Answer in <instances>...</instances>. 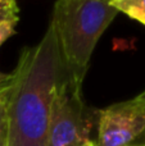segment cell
Instances as JSON below:
<instances>
[{
  "instance_id": "5",
  "label": "cell",
  "mask_w": 145,
  "mask_h": 146,
  "mask_svg": "<svg viewBox=\"0 0 145 146\" xmlns=\"http://www.w3.org/2000/svg\"><path fill=\"white\" fill-rule=\"evenodd\" d=\"M108 4L118 10V13L122 12L145 25V0H112Z\"/></svg>"
},
{
  "instance_id": "14",
  "label": "cell",
  "mask_w": 145,
  "mask_h": 146,
  "mask_svg": "<svg viewBox=\"0 0 145 146\" xmlns=\"http://www.w3.org/2000/svg\"><path fill=\"white\" fill-rule=\"evenodd\" d=\"M138 146H145V145H138Z\"/></svg>"
},
{
  "instance_id": "2",
  "label": "cell",
  "mask_w": 145,
  "mask_h": 146,
  "mask_svg": "<svg viewBox=\"0 0 145 146\" xmlns=\"http://www.w3.org/2000/svg\"><path fill=\"white\" fill-rule=\"evenodd\" d=\"M118 10L103 0H57L53 21L66 71L84 82L100 36Z\"/></svg>"
},
{
  "instance_id": "13",
  "label": "cell",
  "mask_w": 145,
  "mask_h": 146,
  "mask_svg": "<svg viewBox=\"0 0 145 146\" xmlns=\"http://www.w3.org/2000/svg\"><path fill=\"white\" fill-rule=\"evenodd\" d=\"M0 146H5V145L4 144H0Z\"/></svg>"
},
{
  "instance_id": "11",
  "label": "cell",
  "mask_w": 145,
  "mask_h": 146,
  "mask_svg": "<svg viewBox=\"0 0 145 146\" xmlns=\"http://www.w3.org/2000/svg\"><path fill=\"white\" fill-rule=\"evenodd\" d=\"M86 146H95V142H94V141H92V142H90V144H87Z\"/></svg>"
},
{
  "instance_id": "1",
  "label": "cell",
  "mask_w": 145,
  "mask_h": 146,
  "mask_svg": "<svg viewBox=\"0 0 145 146\" xmlns=\"http://www.w3.org/2000/svg\"><path fill=\"white\" fill-rule=\"evenodd\" d=\"M63 68L55 26L50 21L40 42L21 51L13 72L5 146H46L54 91Z\"/></svg>"
},
{
  "instance_id": "10",
  "label": "cell",
  "mask_w": 145,
  "mask_h": 146,
  "mask_svg": "<svg viewBox=\"0 0 145 146\" xmlns=\"http://www.w3.org/2000/svg\"><path fill=\"white\" fill-rule=\"evenodd\" d=\"M136 98H138L139 100H140V103H141V104H143V105L145 106V90H144L143 92L140 94V95H138V96H136Z\"/></svg>"
},
{
  "instance_id": "4",
  "label": "cell",
  "mask_w": 145,
  "mask_h": 146,
  "mask_svg": "<svg viewBox=\"0 0 145 146\" xmlns=\"http://www.w3.org/2000/svg\"><path fill=\"white\" fill-rule=\"evenodd\" d=\"M145 137V106L138 98L98 111L95 146H138Z\"/></svg>"
},
{
  "instance_id": "3",
  "label": "cell",
  "mask_w": 145,
  "mask_h": 146,
  "mask_svg": "<svg viewBox=\"0 0 145 146\" xmlns=\"http://www.w3.org/2000/svg\"><path fill=\"white\" fill-rule=\"evenodd\" d=\"M82 83L63 68L54 91L46 146H86L92 142V115L84 103Z\"/></svg>"
},
{
  "instance_id": "6",
  "label": "cell",
  "mask_w": 145,
  "mask_h": 146,
  "mask_svg": "<svg viewBox=\"0 0 145 146\" xmlns=\"http://www.w3.org/2000/svg\"><path fill=\"white\" fill-rule=\"evenodd\" d=\"M19 8L15 0H0V26L7 22L18 23Z\"/></svg>"
},
{
  "instance_id": "8",
  "label": "cell",
  "mask_w": 145,
  "mask_h": 146,
  "mask_svg": "<svg viewBox=\"0 0 145 146\" xmlns=\"http://www.w3.org/2000/svg\"><path fill=\"white\" fill-rule=\"evenodd\" d=\"M15 25H17L15 22H7L0 26V46H1L10 36H13L15 33V30H14Z\"/></svg>"
},
{
  "instance_id": "9",
  "label": "cell",
  "mask_w": 145,
  "mask_h": 146,
  "mask_svg": "<svg viewBox=\"0 0 145 146\" xmlns=\"http://www.w3.org/2000/svg\"><path fill=\"white\" fill-rule=\"evenodd\" d=\"M13 82H14V74L13 73L0 72V92L9 90L12 87Z\"/></svg>"
},
{
  "instance_id": "7",
  "label": "cell",
  "mask_w": 145,
  "mask_h": 146,
  "mask_svg": "<svg viewBox=\"0 0 145 146\" xmlns=\"http://www.w3.org/2000/svg\"><path fill=\"white\" fill-rule=\"evenodd\" d=\"M9 90L0 92V144L7 145L8 133V118H7V103Z\"/></svg>"
},
{
  "instance_id": "12",
  "label": "cell",
  "mask_w": 145,
  "mask_h": 146,
  "mask_svg": "<svg viewBox=\"0 0 145 146\" xmlns=\"http://www.w3.org/2000/svg\"><path fill=\"white\" fill-rule=\"evenodd\" d=\"M103 1H105V3H109V1H112V0H103Z\"/></svg>"
}]
</instances>
